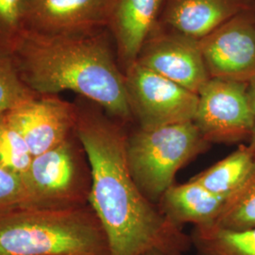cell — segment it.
I'll return each mask as SVG.
<instances>
[{
  "instance_id": "cell-3",
  "label": "cell",
  "mask_w": 255,
  "mask_h": 255,
  "mask_svg": "<svg viewBox=\"0 0 255 255\" xmlns=\"http://www.w3.org/2000/svg\"><path fill=\"white\" fill-rule=\"evenodd\" d=\"M0 255H111L89 204L65 209L23 207L0 216Z\"/></svg>"
},
{
  "instance_id": "cell-16",
  "label": "cell",
  "mask_w": 255,
  "mask_h": 255,
  "mask_svg": "<svg viewBox=\"0 0 255 255\" xmlns=\"http://www.w3.org/2000/svg\"><path fill=\"white\" fill-rule=\"evenodd\" d=\"M190 237L197 255H255V228L194 227Z\"/></svg>"
},
{
  "instance_id": "cell-14",
  "label": "cell",
  "mask_w": 255,
  "mask_h": 255,
  "mask_svg": "<svg viewBox=\"0 0 255 255\" xmlns=\"http://www.w3.org/2000/svg\"><path fill=\"white\" fill-rule=\"evenodd\" d=\"M225 200L199 182L189 180L182 184L174 183L158 205L164 216L179 228L186 224L208 227L216 224Z\"/></svg>"
},
{
  "instance_id": "cell-19",
  "label": "cell",
  "mask_w": 255,
  "mask_h": 255,
  "mask_svg": "<svg viewBox=\"0 0 255 255\" xmlns=\"http://www.w3.org/2000/svg\"><path fill=\"white\" fill-rule=\"evenodd\" d=\"M37 96L21 79L11 56H0V118Z\"/></svg>"
},
{
  "instance_id": "cell-15",
  "label": "cell",
  "mask_w": 255,
  "mask_h": 255,
  "mask_svg": "<svg viewBox=\"0 0 255 255\" xmlns=\"http://www.w3.org/2000/svg\"><path fill=\"white\" fill-rule=\"evenodd\" d=\"M255 159V154L248 145H239L231 154L190 180L199 182L215 195L227 199L244 181Z\"/></svg>"
},
{
  "instance_id": "cell-22",
  "label": "cell",
  "mask_w": 255,
  "mask_h": 255,
  "mask_svg": "<svg viewBox=\"0 0 255 255\" xmlns=\"http://www.w3.org/2000/svg\"><path fill=\"white\" fill-rule=\"evenodd\" d=\"M248 94H249V100L251 103L252 111L254 114L255 118V127H254V131L250 141L248 142V146L251 148V150L255 154V78L252 81L249 82V86H248Z\"/></svg>"
},
{
  "instance_id": "cell-12",
  "label": "cell",
  "mask_w": 255,
  "mask_h": 255,
  "mask_svg": "<svg viewBox=\"0 0 255 255\" xmlns=\"http://www.w3.org/2000/svg\"><path fill=\"white\" fill-rule=\"evenodd\" d=\"M165 0H111L107 28L123 72L136 62L146 39L159 24Z\"/></svg>"
},
{
  "instance_id": "cell-11",
  "label": "cell",
  "mask_w": 255,
  "mask_h": 255,
  "mask_svg": "<svg viewBox=\"0 0 255 255\" xmlns=\"http://www.w3.org/2000/svg\"><path fill=\"white\" fill-rule=\"evenodd\" d=\"M111 0H24L23 29L63 34L107 27Z\"/></svg>"
},
{
  "instance_id": "cell-21",
  "label": "cell",
  "mask_w": 255,
  "mask_h": 255,
  "mask_svg": "<svg viewBox=\"0 0 255 255\" xmlns=\"http://www.w3.org/2000/svg\"><path fill=\"white\" fill-rule=\"evenodd\" d=\"M27 194L20 174L0 164V216L26 207Z\"/></svg>"
},
{
  "instance_id": "cell-2",
  "label": "cell",
  "mask_w": 255,
  "mask_h": 255,
  "mask_svg": "<svg viewBox=\"0 0 255 255\" xmlns=\"http://www.w3.org/2000/svg\"><path fill=\"white\" fill-rule=\"evenodd\" d=\"M10 56L23 82L37 95L73 92L133 125L125 75L107 27L63 34L24 30Z\"/></svg>"
},
{
  "instance_id": "cell-18",
  "label": "cell",
  "mask_w": 255,
  "mask_h": 255,
  "mask_svg": "<svg viewBox=\"0 0 255 255\" xmlns=\"http://www.w3.org/2000/svg\"><path fill=\"white\" fill-rule=\"evenodd\" d=\"M33 156L18 128L8 113L0 118V164L15 173L23 175Z\"/></svg>"
},
{
  "instance_id": "cell-10",
  "label": "cell",
  "mask_w": 255,
  "mask_h": 255,
  "mask_svg": "<svg viewBox=\"0 0 255 255\" xmlns=\"http://www.w3.org/2000/svg\"><path fill=\"white\" fill-rule=\"evenodd\" d=\"M27 141L33 157L61 145L75 131L77 112L73 102L59 95H42L8 113Z\"/></svg>"
},
{
  "instance_id": "cell-7",
  "label": "cell",
  "mask_w": 255,
  "mask_h": 255,
  "mask_svg": "<svg viewBox=\"0 0 255 255\" xmlns=\"http://www.w3.org/2000/svg\"><path fill=\"white\" fill-rule=\"evenodd\" d=\"M249 82L211 78L199 92L194 124L209 144L249 142L255 118Z\"/></svg>"
},
{
  "instance_id": "cell-17",
  "label": "cell",
  "mask_w": 255,
  "mask_h": 255,
  "mask_svg": "<svg viewBox=\"0 0 255 255\" xmlns=\"http://www.w3.org/2000/svg\"><path fill=\"white\" fill-rule=\"evenodd\" d=\"M215 225L229 230L255 228V159L244 181L224 201Z\"/></svg>"
},
{
  "instance_id": "cell-20",
  "label": "cell",
  "mask_w": 255,
  "mask_h": 255,
  "mask_svg": "<svg viewBox=\"0 0 255 255\" xmlns=\"http://www.w3.org/2000/svg\"><path fill=\"white\" fill-rule=\"evenodd\" d=\"M24 0H0V56H10L23 29Z\"/></svg>"
},
{
  "instance_id": "cell-6",
  "label": "cell",
  "mask_w": 255,
  "mask_h": 255,
  "mask_svg": "<svg viewBox=\"0 0 255 255\" xmlns=\"http://www.w3.org/2000/svg\"><path fill=\"white\" fill-rule=\"evenodd\" d=\"M124 75L133 126L154 129L194 121L197 94L137 63Z\"/></svg>"
},
{
  "instance_id": "cell-8",
  "label": "cell",
  "mask_w": 255,
  "mask_h": 255,
  "mask_svg": "<svg viewBox=\"0 0 255 255\" xmlns=\"http://www.w3.org/2000/svg\"><path fill=\"white\" fill-rule=\"evenodd\" d=\"M135 63L197 95L211 79L200 40L160 24L146 39Z\"/></svg>"
},
{
  "instance_id": "cell-23",
  "label": "cell",
  "mask_w": 255,
  "mask_h": 255,
  "mask_svg": "<svg viewBox=\"0 0 255 255\" xmlns=\"http://www.w3.org/2000/svg\"><path fill=\"white\" fill-rule=\"evenodd\" d=\"M142 255H162L161 253H159V252H156V251H151V252H147V253H145V254H143Z\"/></svg>"
},
{
  "instance_id": "cell-13",
  "label": "cell",
  "mask_w": 255,
  "mask_h": 255,
  "mask_svg": "<svg viewBox=\"0 0 255 255\" xmlns=\"http://www.w3.org/2000/svg\"><path fill=\"white\" fill-rule=\"evenodd\" d=\"M255 8V0H165L159 24L201 40L230 19Z\"/></svg>"
},
{
  "instance_id": "cell-4",
  "label": "cell",
  "mask_w": 255,
  "mask_h": 255,
  "mask_svg": "<svg viewBox=\"0 0 255 255\" xmlns=\"http://www.w3.org/2000/svg\"><path fill=\"white\" fill-rule=\"evenodd\" d=\"M210 146L194 122L154 129L130 126L126 140L128 170L146 198L159 204L179 170Z\"/></svg>"
},
{
  "instance_id": "cell-5",
  "label": "cell",
  "mask_w": 255,
  "mask_h": 255,
  "mask_svg": "<svg viewBox=\"0 0 255 255\" xmlns=\"http://www.w3.org/2000/svg\"><path fill=\"white\" fill-rule=\"evenodd\" d=\"M22 177L26 207L65 209L89 204L91 167L76 131L61 145L33 157Z\"/></svg>"
},
{
  "instance_id": "cell-1",
  "label": "cell",
  "mask_w": 255,
  "mask_h": 255,
  "mask_svg": "<svg viewBox=\"0 0 255 255\" xmlns=\"http://www.w3.org/2000/svg\"><path fill=\"white\" fill-rule=\"evenodd\" d=\"M75 131L91 167L89 205L109 242L111 255H142L156 251L185 255L191 237L167 219L134 182L126 157L128 125L97 103L78 97Z\"/></svg>"
},
{
  "instance_id": "cell-9",
  "label": "cell",
  "mask_w": 255,
  "mask_h": 255,
  "mask_svg": "<svg viewBox=\"0 0 255 255\" xmlns=\"http://www.w3.org/2000/svg\"><path fill=\"white\" fill-rule=\"evenodd\" d=\"M211 78L249 82L255 78V8L230 19L200 40Z\"/></svg>"
}]
</instances>
